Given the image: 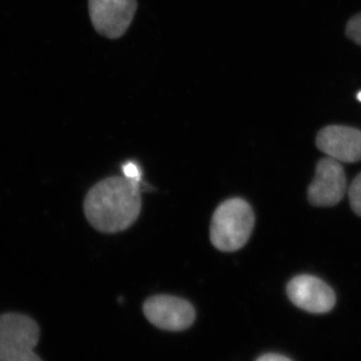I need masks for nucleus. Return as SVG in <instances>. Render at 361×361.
Masks as SVG:
<instances>
[{"instance_id":"13","label":"nucleus","mask_w":361,"mask_h":361,"mask_svg":"<svg viewBox=\"0 0 361 361\" xmlns=\"http://www.w3.org/2000/svg\"><path fill=\"white\" fill-rule=\"evenodd\" d=\"M356 99H357V101L361 103V90H360V92H357V94H356Z\"/></svg>"},{"instance_id":"1","label":"nucleus","mask_w":361,"mask_h":361,"mask_svg":"<svg viewBox=\"0 0 361 361\" xmlns=\"http://www.w3.org/2000/svg\"><path fill=\"white\" fill-rule=\"evenodd\" d=\"M141 208L140 185L126 177H110L97 183L84 204L90 225L104 233L128 229L139 217Z\"/></svg>"},{"instance_id":"2","label":"nucleus","mask_w":361,"mask_h":361,"mask_svg":"<svg viewBox=\"0 0 361 361\" xmlns=\"http://www.w3.org/2000/svg\"><path fill=\"white\" fill-rule=\"evenodd\" d=\"M254 224L255 216L251 206L243 199H229L213 214L211 242L220 251L239 250L250 238Z\"/></svg>"},{"instance_id":"10","label":"nucleus","mask_w":361,"mask_h":361,"mask_svg":"<svg viewBox=\"0 0 361 361\" xmlns=\"http://www.w3.org/2000/svg\"><path fill=\"white\" fill-rule=\"evenodd\" d=\"M345 33L349 39L361 47V13L353 16L348 20Z\"/></svg>"},{"instance_id":"8","label":"nucleus","mask_w":361,"mask_h":361,"mask_svg":"<svg viewBox=\"0 0 361 361\" xmlns=\"http://www.w3.org/2000/svg\"><path fill=\"white\" fill-rule=\"evenodd\" d=\"M316 146L329 158L355 163L361 161V130L346 126H329L318 133Z\"/></svg>"},{"instance_id":"11","label":"nucleus","mask_w":361,"mask_h":361,"mask_svg":"<svg viewBox=\"0 0 361 361\" xmlns=\"http://www.w3.org/2000/svg\"><path fill=\"white\" fill-rule=\"evenodd\" d=\"M123 174L127 179L133 180L140 185L142 180V170L137 163L129 161L122 166Z\"/></svg>"},{"instance_id":"4","label":"nucleus","mask_w":361,"mask_h":361,"mask_svg":"<svg viewBox=\"0 0 361 361\" xmlns=\"http://www.w3.org/2000/svg\"><path fill=\"white\" fill-rule=\"evenodd\" d=\"M137 6V0H89L90 20L99 35L120 39L129 30Z\"/></svg>"},{"instance_id":"5","label":"nucleus","mask_w":361,"mask_h":361,"mask_svg":"<svg viewBox=\"0 0 361 361\" xmlns=\"http://www.w3.org/2000/svg\"><path fill=\"white\" fill-rule=\"evenodd\" d=\"M142 310L152 324L168 331H182L189 329L196 317L192 304L176 296L151 297L144 303Z\"/></svg>"},{"instance_id":"6","label":"nucleus","mask_w":361,"mask_h":361,"mask_svg":"<svg viewBox=\"0 0 361 361\" xmlns=\"http://www.w3.org/2000/svg\"><path fill=\"white\" fill-rule=\"evenodd\" d=\"M346 178L338 161L324 158L316 166L315 177L308 188V200L316 207H332L343 199Z\"/></svg>"},{"instance_id":"9","label":"nucleus","mask_w":361,"mask_h":361,"mask_svg":"<svg viewBox=\"0 0 361 361\" xmlns=\"http://www.w3.org/2000/svg\"><path fill=\"white\" fill-rule=\"evenodd\" d=\"M349 201L356 215L361 217V173L357 175L349 188Z\"/></svg>"},{"instance_id":"12","label":"nucleus","mask_w":361,"mask_h":361,"mask_svg":"<svg viewBox=\"0 0 361 361\" xmlns=\"http://www.w3.org/2000/svg\"><path fill=\"white\" fill-rule=\"evenodd\" d=\"M256 361H292L286 356L276 355V353H267V355H261Z\"/></svg>"},{"instance_id":"3","label":"nucleus","mask_w":361,"mask_h":361,"mask_svg":"<svg viewBox=\"0 0 361 361\" xmlns=\"http://www.w3.org/2000/svg\"><path fill=\"white\" fill-rule=\"evenodd\" d=\"M39 327L30 316L0 315V361H42L35 355Z\"/></svg>"},{"instance_id":"7","label":"nucleus","mask_w":361,"mask_h":361,"mask_svg":"<svg viewBox=\"0 0 361 361\" xmlns=\"http://www.w3.org/2000/svg\"><path fill=\"white\" fill-rule=\"evenodd\" d=\"M291 302L307 312H329L336 305V293L324 281L312 275H299L287 285Z\"/></svg>"}]
</instances>
